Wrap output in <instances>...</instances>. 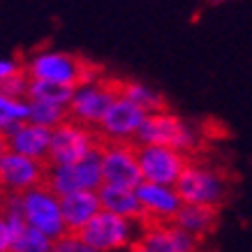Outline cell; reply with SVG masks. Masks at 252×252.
<instances>
[{"label": "cell", "instance_id": "6da1fadb", "mask_svg": "<svg viewBox=\"0 0 252 252\" xmlns=\"http://www.w3.org/2000/svg\"><path fill=\"white\" fill-rule=\"evenodd\" d=\"M146 227L148 224L144 220H127V218H121V215L99 208L77 234L95 252H118L130 250L141 238Z\"/></svg>", "mask_w": 252, "mask_h": 252}, {"label": "cell", "instance_id": "7a4b0ae2", "mask_svg": "<svg viewBox=\"0 0 252 252\" xmlns=\"http://www.w3.org/2000/svg\"><path fill=\"white\" fill-rule=\"evenodd\" d=\"M23 69L28 72L31 79H42V81H54V84L63 86H77L99 79L95 72V65L88 63L81 56L67 54V51H42L35 54L31 61L23 65Z\"/></svg>", "mask_w": 252, "mask_h": 252}, {"label": "cell", "instance_id": "3957f363", "mask_svg": "<svg viewBox=\"0 0 252 252\" xmlns=\"http://www.w3.org/2000/svg\"><path fill=\"white\" fill-rule=\"evenodd\" d=\"M174 190L183 204H206V206H222L227 197L229 183L220 169L206 167L199 162H188L181 176L176 178Z\"/></svg>", "mask_w": 252, "mask_h": 252}, {"label": "cell", "instance_id": "277c9868", "mask_svg": "<svg viewBox=\"0 0 252 252\" xmlns=\"http://www.w3.org/2000/svg\"><path fill=\"white\" fill-rule=\"evenodd\" d=\"M44 185L58 197L79 190L97 192V188L102 185V151H99V141L81 160L72 162V164L46 167Z\"/></svg>", "mask_w": 252, "mask_h": 252}, {"label": "cell", "instance_id": "5b68a950", "mask_svg": "<svg viewBox=\"0 0 252 252\" xmlns=\"http://www.w3.org/2000/svg\"><path fill=\"white\" fill-rule=\"evenodd\" d=\"M134 144L164 146V148H174L178 153L188 155L197 148V134L188 123L181 121L171 111H155L146 116V121L141 123Z\"/></svg>", "mask_w": 252, "mask_h": 252}, {"label": "cell", "instance_id": "8992f818", "mask_svg": "<svg viewBox=\"0 0 252 252\" xmlns=\"http://www.w3.org/2000/svg\"><path fill=\"white\" fill-rule=\"evenodd\" d=\"M19 201H21V213H23V220H26L28 227L42 231V234L49 236L51 241L61 238L63 234H67L65 222H63V215H61L58 194H54L44 183L21 192V194H19Z\"/></svg>", "mask_w": 252, "mask_h": 252}, {"label": "cell", "instance_id": "52a82bcc", "mask_svg": "<svg viewBox=\"0 0 252 252\" xmlns=\"http://www.w3.org/2000/svg\"><path fill=\"white\" fill-rule=\"evenodd\" d=\"M102 185H114L134 190L144 178L137 162V144L134 141H102Z\"/></svg>", "mask_w": 252, "mask_h": 252}, {"label": "cell", "instance_id": "ba28073f", "mask_svg": "<svg viewBox=\"0 0 252 252\" xmlns=\"http://www.w3.org/2000/svg\"><path fill=\"white\" fill-rule=\"evenodd\" d=\"M118 97L114 79H93L77 86L67 104V116L86 127H97L102 116L107 114L111 102Z\"/></svg>", "mask_w": 252, "mask_h": 252}, {"label": "cell", "instance_id": "9c48e42d", "mask_svg": "<svg viewBox=\"0 0 252 252\" xmlns=\"http://www.w3.org/2000/svg\"><path fill=\"white\" fill-rule=\"evenodd\" d=\"M99 141V137L91 127H86L81 123L63 121L51 130V144L46 153V167H58V164H72L81 160L93 146Z\"/></svg>", "mask_w": 252, "mask_h": 252}, {"label": "cell", "instance_id": "30bf717a", "mask_svg": "<svg viewBox=\"0 0 252 252\" xmlns=\"http://www.w3.org/2000/svg\"><path fill=\"white\" fill-rule=\"evenodd\" d=\"M137 162L141 178L146 183L174 185L176 178L181 176V171L190 160H188V155L178 153L174 148L137 144Z\"/></svg>", "mask_w": 252, "mask_h": 252}, {"label": "cell", "instance_id": "8fae6325", "mask_svg": "<svg viewBox=\"0 0 252 252\" xmlns=\"http://www.w3.org/2000/svg\"><path fill=\"white\" fill-rule=\"evenodd\" d=\"M146 111L139 109L137 104H132L130 99L118 97L111 102V107L107 109V114L102 116V121L97 123V134L102 141H134L141 123L146 121Z\"/></svg>", "mask_w": 252, "mask_h": 252}, {"label": "cell", "instance_id": "7c38bea8", "mask_svg": "<svg viewBox=\"0 0 252 252\" xmlns=\"http://www.w3.org/2000/svg\"><path fill=\"white\" fill-rule=\"evenodd\" d=\"M46 162L32 160L14 151H5L0 155V190L9 194H21L35 185L44 183Z\"/></svg>", "mask_w": 252, "mask_h": 252}, {"label": "cell", "instance_id": "4fadbf2b", "mask_svg": "<svg viewBox=\"0 0 252 252\" xmlns=\"http://www.w3.org/2000/svg\"><path fill=\"white\" fill-rule=\"evenodd\" d=\"M144 218L148 224H158V222H171L176 211L181 208V197L174 190V185H160V183H141L134 188Z\"/></svg>", "mask_w": 252, "mask_h": 252}, {"label": "cell", "instance_id": "5bb4252c", "mask_svg": "<svg viewBox=\"0 0 252 252\" xmlns=\"http://www.w3.org/2000/svg\"><path fill=\"white\" fill-rule=\"evenodd\" d=\"M137 243L151 252H197L199 241L171 222H158L146 227Z\"/></svg>", "mask_w": 252, "mask_h": 252}, {"label": "cell", "instance_id": "9a60e30c", "mask_svg": "<svg viewBox=\"0 0 252 252\" xmlns=\"http://www.w3.org/2000/svg\"><path fill=\"white\" fill-rule=\"evenodd\" d=\"M49 144H51V130L49 127H39V125L28 121L19 123L14 130L7 134V151H14V153L26 155V158H32V160L39 162H46Z\"/></svg>", "mask_w": 252, "mask_h": 252}, {"label": "cell", "instance_id": "2e32d148", "mask_svg": "<svg viewBox=\"0 0 252 252\" xmlns=\"http://www.w3.org/2000/svg\"><path fill=\"white\" fill-rule=\"evenodd\" d=\"M218 222H220V208L206 206V204H181V208L171 218V224L188 231L197 241L206 238L208 234H213Z\"/></svg>", "mask_w": 252, "mask_h": 252}, {"label": "cell", "instance_id": "e0dca14e", "mask_svg": "<svg viewBox=\"0 0 252 252\" xmlns=\"http://www.w3.org/2000/svg\"><path fill=\"white\" fill-rule=\"evenodd\" d=\"M58 201H61V215L63 222H65V229L72 231V234H77L86 222L99 211L97 192L93 190L69 192V194L58 197Z\"/></svg>", "mask_w": 252, "mask_h": 252}, {"label": "cell", "instance_id": "ac0fdd59", "mask_svg": "<svg viewBox=\"0 0 252 252\" xmlns=\"http://www.w3.org/2000/svg\"><path fill=\"white\" fill-rule=\"evenodd\" d=\"M97 199H99V208L109 211L114 215L127 218V220H144V211L139 204L134 190H125V188H114V185H99L97 188ZM148 224V222H146Z\"/></svg>", "mask_w": 252, "mask_h": 252}, {"label": "cell", "instance_id": "d6986e66", "mask_svg": "<svg viewBox=\"0 0 252 252\" xmlns=\"http://www.w3.org/2000/svg\"><path fill=\"white\" fill-rule=\"evenodd\" d=\"M116 93L121 97L130 99L132 104H137L139 109H144L146 114H155V111H167V99L162 97L158 91L148 88L137 81H127V79H114Z\"/></svg>", "mask_w": 252, "mask_h": 252}, {"label": "cell", "instance_id": "ffe728a7", "mask_svg": "<svg viewBox=\"0 0 252 252\" xmlns=\"http://www.w3.org/2000/svg\"><path fill=\"white\" fill-rule=\"evenodd\" d=\"M74 88L72 86L54 84V81H42V79H31L26 99L28 102H46V104H56V107L67 109L69 99H72Z\"/></svg>", "mask_w": 252, "mask_h": 252}, {"label": "cell", "instance_id": "44dd1931", "mask_svg": "<svg viewBox=\"0 0 252 252\" xmlns=\"http://www.w3.org/2000/svg\"><path fill=\"white\" fill-rule=\"evenodd\" d=\"M67 109L56 107V104H46V102H28V123H35L39 127H49L54 130L56 125L67 121Z\"/></svg>", "mask_w": 252, "mask_h": 252}, {"label": "cell", "instance_id": "7402d4cb", "mask_svg": "<svg viewBox=\"0 0 252 252\" xmlns=\"http://www.w3.org/2000/svg\"><path fill=\"white\" fill-rule=\"evenodd\" d=\"M51 238L44 236L42 231L32 229L26 224V229L19 234L16 238H12V248L9 252H49L51 250Z\"/></svg>", "mask_w": 252, "mask_h": 252}, {"label": "cell", "instance_id": "603a6c76", "mask_svg": "<svg viewBox=\"0 0 252 252\" xmlns=\"http://www.w3.org/2000/svg\"><path fill=\"white\" fill-rule=\"evenodd\" d=\"M28 84H31V77H28V72H26L23 65H21L16 72L7 74L5 79H0V95H7V97H16V99H26Z\"/></svg>", "mask_w": 252, "mask_h": 252}, {"label": "cell", "instance_id": "cb8c5ba5", "mask_svg": "<svg viewBox=\"0 0 252 252\" xmlns=\"http://www.w3.org/2000/svg\"><path fill=\"white\" fill-rule=\"evenodd\" d=\"M0 111L12 118L14 123L28 121V99H16L7 97V95H0Z\"/></svg>", "mask_w": 252, "mask_h": 252}, {"label": "cell", "instance_id": "d4e9b609", "mask_svg": "<svg viewBox=\"0 0 252 252\" xmlns=\"http://www.w3.org/2000/svg\"><path fill=\"white\" fill-rule=\"evenodd\" d=\"M49 252H95L91 248V245H86L81 238H79V234H72V231H67V234H63L61 238H56L54 243H51V250Z\"/></svg>", "mask_w": 252, "mask_h": 252}, {"label": "cell", "instance_id": "484cf974", "mask_svg": "<svg viewBox=\"0 0 252 252\" xmlns=\"http://www.w3.org/2000/svg\"><path fill=\"white\" fill-rule=\"evenodd\" d=\"M9 248H12V234H9L5 218L0 215V252H9Z\"/></svg>", "mask_w": 252, "mask_h": 252}, {"label": "cell", "instance_id": "4316f807", "mask_svg": "<svg viewBox=\"0 0 252 252\" xmlns=\"http://www.w3.org/2000/svg\"><path fill=\"white\" fill-rule=\"evenodd\" d=\"M21 67L16 61H5V58H0V79H5L7 74H12V72H16V69Z\"/></svg>", "mask_w": 252, "mask_h": 252}, {"label": "cell", "instance_id": "83f0119b", "mask_svg": "<svg viewBox=\"0 0 252 252\" xmlns=\"http://www.w3.org/2000/svg\"><path fill=\"white\" fill-rule=\"evenodd\" d=\"M16 125H19V123H14V121H12V118H7V116H5V114H2V111H0V132H2L5 137H7L9 132L14 130Z\"/></svg>", "mask_w": 252, "mask_h": 252}, {"label": "cell", "instance_id": "f1b7e54d", "mask_svg": "<svg viewBox=\"0 0 252 252\" xmlns=\"http://www.w3.org/2000/svg\"><path fill=\"white\" fill-rule=\"evenodd\" d=\"M5 151H7V137H5V134L0 132V155L5 153Z\"/></svg>", "mask_w": 252, "mask_h": 252}, {"label": "cell", "instance_id": "f546056e", "mask_svg": "<svg viewBox=\"0 0 252 252\" xmlns=\"http://www.w3.org/2000/svg\"><path fill=\"white\" fill-rule=\"evenodd\" d=\"M127 252H151V250H146V248H141V245H139V243H134V245H132V248H130V250H127Z\"/></svg>", "mask_w": 252, "mask_h": 252}, {"label": "cell", "instance_id": "4dcf8cb0", "mask_svg": "<svg viewBox=\"0 0 252 252\" xmlns=\"http://www.w3.org/2000/svg\"><path fill=\"white\" fill-rule=\"evenodd\" d=\"M2 197H5V192L0 190V206H2Z\"/></svg>", "mask_w": 252, "mask_h": 252}, {"label": "cell", "instance_id": "1f68e13d", "mask_svg": "<svg viewBox=\"0 0 252 252\" xmlns=\"http://www.w3.org/2000/svg\"><path fill=\"white\" fill-rule=\"evenodd\" d=\"M211 2H224V0H211Z\"/></svg>", "mask_w": 252, "mask_h": 252}]
</instances>
